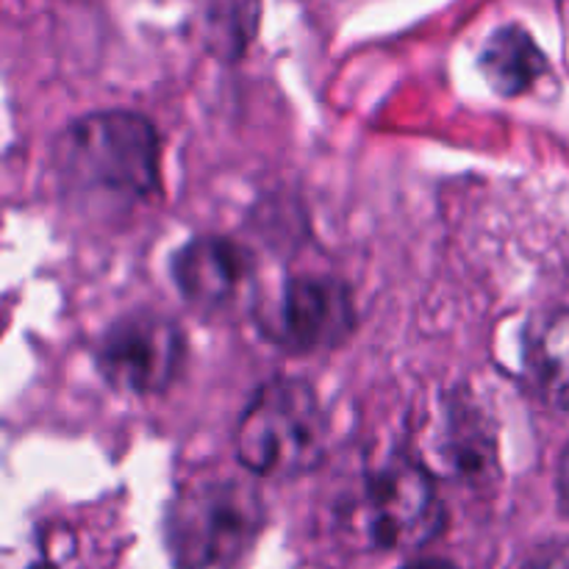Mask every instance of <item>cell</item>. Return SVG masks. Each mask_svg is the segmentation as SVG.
<instances>
[{"label": "cell", "instance_id": "obj_1", "mask_svg": "<svg viewBox=\"0 0 569 569\" xmlns=\"http://www.w3.org/2000/svg\"><path fill=\"white\" fill-rule=\"evenodd\" d=\"M53 172L61 194L81 209L126 214L159 192V133L137 111H92L56 137Z\"/></svg>", "mask_w": 569, "mask_h": 569}, {"label": "cell", "instance_id": "obj_10", "mask_svg": "<svg viewBox=\"0 0 569 569\" xmlns=\"http://www.w3.org/2000/svg\"><path fill=\"white\" fill-rule=\"evenodd\" d=\"M437 456L450 476H483L489 465H495V439L489 437L481 415H476L470 406L450 409L448 420L442 422V431H439Z\"/></svg>", "mask_w": 569, "mask_h": 569}, {"label": "cell", "instance_id": "obj_2", "mask_svg": "<svg viewBox=\"0 0 569 569\" xmlns=\"http://www.w3.org/2000/svg\"><path fill=\"white\" fill-rule=\"evenodd\" d=\"M264 526L267 506L253 483L228 472H200L176 489L161 533L176 569H239Z\"/></svg>", "mask_w": 569, "mask_h": 569}, {"label": "cell", "instance_id": "obj_3", "mask_svg": "<svg viewBox=\"0 0 569 569\" xmlns=\"http://www.w3.org/2000/svg\"><path fill=\"white\" fill-rule=\"evenodd\" d=\"M339 528L356 548L417 550L445 528V506L426 461L395 453L372 461L337 509Z\"/></svg>", "mask_w": 569, "mask_h": 569}, {"label": "cell", "instance_id": "obj_5", "mask_svg": "<svg viewBox=\"0 0 569 569\" xmlns=\"http://www.w3.org/2000/svg\"><path fill=\"white\" fill-rule=\"evenodd\" d=\"M187 353V333L172 317L139 309L106 328L94 350V365L117 392L153 398L181 378Z\"/></svg>", "mask_w": 569, "mask_h": 569}, {"label": "cell", "instance_id": "obj_11", "mask_svg": "<svg viewBox=\"0 0 569 569\" xmlns=\"http://www.w3.org/2000/svg\"><path fill=\"white\" fill-rule=\"evenodd\" d=\"M6 569H81L78 537L64 522H42L28 533Z\"/></svg>", "mask_w": 569, "mask_h": 569}, {"label": "cell", "instance_id": "obj_13", "mask_svg": "<svg viewBox=\"0 0 569 569\" xmlns=\"http://www.w3.org/2000/svg\"><path fill=\"white\" fill-rule=\"evenodd\" d=\"M400 569H459L453 561L448 559H415L409 565H403Z\"/></svg>", "mask_w": 569, "mask_h": 569}, {"label": "cell", "instance_id": "obj_12", "mask_svg": "<svg viewBox=\"0 0 569 569\" xmlns=\"http://www.w3.org/2000/svg\"><path fill=\"white\" fill-rule=\"evenodd\" d=\"M556 489H559L561 506H565V511H569V448L561 453L559 472H556Z\"/></svg>", "mask_w": 569, "mask_h": 569}, {"label": "cell", "instance_id": "obj_9", "mask_svg": "<svg viewBox=\"0 0 569 569\" xmlns=\"http://www.w3.org/2000/svg\"><path fill=\"white\" fill-rule=\"evenodd\" d=\"M483 78L503 98H517L537 87L548 72V59L522 26H503L487 39L478 56Z\"/></svg>", "mask_w": 569, "mask_h": 569}, {"label": "cell", "instance_id": "obj_8", "mask_svg": "<svg viewBox=\"0 0 569 569\" xmlns=\"http://www.w3.org/2000/svg\"><path fill=\"white\" fill-rule=\"evenodd\" d=\"M522 381L539 403L569 415V309L542 311L526 326Z\"/></svg>", "mask_w": 569, "mask_h": 569}, {"label": "cell", "instance_id": "obj_4", "mask_svg": "<svg viewBox=\"0 0 569 569\" xmlns=\"http://www.w3.org/2000/svg\"><path fill=\"white\" fill-rule=\"evenodd\" d=\"M237 461L256 478H300L328 453V420L315 389L278 376L250 398L233 437Z\"/></svg>", "mask_w": 569, "mask_h": 569}, {"label": "cell", "instance_id": "obj_6", "mask_svg": "<svg viewBox=\"0 0 569 569\" xmlns=\"http://www.w3.org/2000/svg\"><path fill=\"white\" fill-rule=\"evenodd\" d=\"M259 322L264 337L289 353H320L353 337L356 300L339 278L303 272L283 283L276 306Z\"/></svg>", "mask_w": 569, "mask_h": 569}, {"label": "cell", "instance_id": "obj_7", "mask_svg": "<svg viewBox=\"0 0 569 569\" xmlns=\"http://www.w3.org/2000/svg\"><path fill=\"white\" fill-rule=\"evenodd\" d=\"M172 278L192 306L228 311L253 292L256 259L228 237H194L172 259Z\"/></svg>", "mask_w": 569, "mask_h": 569}]
</instances>
